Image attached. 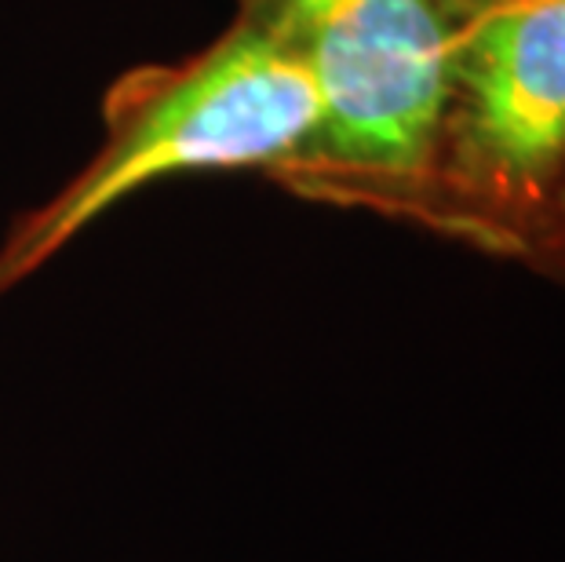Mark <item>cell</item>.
<instances>
[{"label":"cell","instance_id":"cell-4","mask_svg":"<svg viewBox=\"0 0 565 562\" xmlns=\"http://www.w3.org/2000/svg\"><path fill=\"white\" fill-rule=\"evenodd\" d=\"M522 267L544 274L547 282H555L558 289H565V179L555 201H551L544 223H540L533 245H529Z\"/></svg>","mask_w":565,"mask_h":562},{"label":"cell","instance_id":"cell-3","mask_svg":"<svg viewBox=\"0 0 565 562\" xmlns=\"http://www.w3.org/2000/svg\"><path fill=\"white\" fill-rule=\"evenodd\" d=\"M565 179V0H463L427 231L522 263Z\"/></svg>","mask_w":565,"mask_h":562},{"label":"cell","instance_id":"cell-2","mask_svg":"<svg viewBox=\"0 0 565 562\" xmlns=\"http://www.w3.org/2000/svg\"><path fill=\"white\" fill-rule=\"evenodd\" d=\"M296 44L318 131L278 183L329 209L427 231L449 55L463 0H234Z\"/></svg>","mask_w":565,"mask_h":562},{"label":"cell","instance_id":"cell-1","mask_svg":"<svg viewBox=\"0 0 565 562\" xmlns=\"http://www.w3.org/2000/svg\"><path fill=\"white\" fill-rule=\"evenodd\" d=\"M315 131L318 92L296 44L267 15L234 4L198 52L110 81L92 158L0 237V300L142 190L231 172L278 183Z\"/></svg>","mask_w":565,"mask_h":562}]
</instances>
